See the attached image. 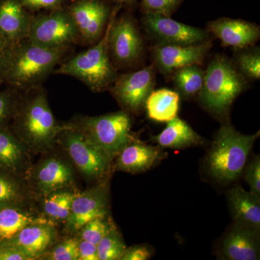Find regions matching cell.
<instances>
[{
	"label": "cell",
	"mask_w": 260,
	"mask_h": 260,
	"mask_svg": "<svg viewBox=\"0 0 260 260\" xmlns=\"http://www.w3.org/2000/svg\"><path fill=\"white\" fill-rule=\"evenodd\" d=\"M62 126L56 121L47 93L40 86L21 94L10 124V129L34 155L54 148Z\"/></svg>",
	"instance_id": "1"
},
{
	"label": "cell",
	"mask_w": 260,
	"mask_h": 260,
	"mask_svg": "<svg viewBox=\"0 0 260 260\" xmlns=\"http://www.w3.org/2000/svg\"><path fill=\"white\" fill-rule=\"evenodd\" d=\"M66 49L42 47L28 39L16 43L5 67L3 83L23 92L39 87L59 64Z\"/></svg>",
	"instance_id": "2"
},
{
	"label": "cell",
	"mask_w": 260,
	"mask_h": 260,
	"mask_svg": "<svg viewBox=\"0 0 260 260\" xmlns=\"http://www.w3.org/2000/svg\"><path fill=\"white\" fill-rule=\"evenodd\" d=\"M259 136V132L246 135L239 133L230 124L222 126L207 157L210 175L225 182L240 177L253 145Z\"/></svg>",
	"instance_id": "3"
},
{
	"label": "cell",
	"mask_w": 260,
	"mask_h": 260,
	"mask_svg": "<svg viewBox=\"0 0 260 260\" xmlns=\"http://www.w3.org/2000/svg\"><path fill=\"white\" fill-rule=\"evenodd\" d=\"M56 145L64 152L75 170L86 180L95 184L108 181L114 160L79 129L69 123L63 124Z\"/></svg>",
	"instance_id": "4"
},
{
	"label": "cell",
	"mask_w": 260,
	"mask_h": 260,
	"mask_svg": "<svg viewBox=\"0 0 260 260\" xmlns=\"http://www.w3.org/2000/svg\"><path fill=\"white\" fill-rule=\"evenodd\" d=\"M114 20L111 18L107 30L95 45L61 64L56 73L74 77L95 92L111 87L117 77L109 58V36Z\"/></svg>",
	"instance_id": "5"
},
{
	"label": "cell",
	"mask_w": 260,
	"mask_h": 260,
	"mask_svg": "<svg viewBox=\"0 0 260 260\" xmlns=\"http://www.w3.org/2000/svg\"><path fill=\"white\" fill-rule=\"evenodd\" d=\"M113 160L133 139L129 113L119 111L102 116H78L69 122Z\"/></svg>",
	"instance_id": "6"
},
{
	"label": "cell",
	"mask_w": 260,
	"mask_h": 260,
	"mask_svg": "<svg viewBox=\"0 0 260 260\" xmlns=\"http://www.w3.org/2000/svg\"><path fill=\"white\" fill-rule=\"evenodd\" d=\"M244 86L242 75L232 62L223 56H216L205 73L199 93L200 102L210 112L222 115L229 110Z\"/></svg>",
	"instance_id": "7"
},
{
	"label": "cell",
	"mask_w": 260,
	"mask_h": 260,
	"mask_svg": "<svg viewBox=\"0 0 260 260\" xmlns=\"http://www.w3.org/2000/svg\"><path fill=\"white\" fill-rule=\"evenodd\" d=\"M41 155L26 177L29 189L36 199L60 189L77 188L76 170L59 147L56 145Z\"/></svg>",
	"instance_id": "8"
},
{
	"label": "cell",
	"mask_w": 260,
	"mask_h": 260,
	"mask_svg": "<svg viewBox=\"0 0 260 260\" xmlns=\"http://www.w3.org/2000/svg\"><path fill=\"white\" fill-rule=\"evenodd\" d=\"M78 38L79 34L69 12L56 9L49 14L32 18L27 39L42 47L67 49Z\"/></svg>",
	"instance_id": "9"
},
{
	"label": "cell",
	"mask_w": 260,
	"mask_h": 260,
	"mask_svg": "<svg viewBox=\"0 0 260 260\" xmlns=\"http://www.w3.org/2000/svg\"><path fill=\"white\" fill-rule=\"evenodd\" d=\"M109 188L108 181L79 191L73 200L69 217L64 225L66 234H75L84 224L98 218L109 216Z\"/></svg>",
	"instance_id": "10"
},
{
	"label": "cell",
	"mask_w": 260,
	"mask_h": 260,
	"mask_svg": "<svg viewBox=\"0 0 260 260\" xmlns=\"http://www.w3.org/2000/svg\"><path fill=\"white\" fill-rule=\"evenodd\" d=\"M155 85L153 66L116 77L111 85L112 95L126 111L137 112L145 107Z\"/></svg>",
	"instance_id": "11"
},
{
	"label": "cell",
	"mask_w": 260,
	"mask_h": 260,
	"mask_svg": "<svg viewBox=\"0 0 260 260\" xmlns=\"http://www.w3.org/2000/svg\"><path fill=\"white\" fill-rule=\"evenodd\" d=\"M143 24L149 34L160 44L173 45H194L208 42L209 34L201 28L179 23L170 16L147 13Z\"/></svg>",
	"instance_id": "12"
},
{
	"label": "cell",
	"mask_w": 260,
	"mask_h": 260,
	"mask_svg": "<svg viewBox=\"0 0 260 260\" xmlns=\"http://www.w3.org/2000/svg\"><path fill=\"white\" fill-rule=\"evenodd\" d=\"M109 49L118 64L129 65L138 60L143 40L134 22L127 17L114 20L109 36Z\"/></svg>",
	"instance_id": "13"
},
{
	"label": "cell",
	"mask_w": 260,
	"mask_h": 260,
	"mask_svg": "<svg viewBox=\"0 0 260 260\" xmlns=\"http://www.w3.org/2000/svg\"><path fill=\"white\" fill-rule=\"evenodd\" d=\"M69 13L84 42H98L102 37L109 19L107 5L99 0H81L72 5Z\"/></svg>",
	"instance_id": "14"
},
{
	"label": "cell",
	"mask_w": 260,
	"mask_h": 260,
	"mask_svg": "<svg viewBox=\"0 0 260 260\" xmlns=\"http://www.w3.org/2000/svg\"><path fill=\"white\" fill-rule=\"evenodd\" d=\"M210 48L209 41L186 46L160 44L153 48V56L158 69L168 74L184 67L201 64Z\"/></svg>",
	"instance_id": "15"
},
{
	"label": "cell",
	"mask_w": 260,
	"mask_h": 260,
	"mask_svg": "<svg viewBox=\"0 0 260 260\" xmlns=\"http://www.w3.org/2000/svg\"><path fill=\"white\" fill-rule=\"evenodd\" d=\"M58 228L40 220L29 224L9 241L28 257V260L40 259L58 238Z\"/></svg>",
	"instance_id": "16"
},
{
	"label": "cell",
	"mask_w": 260,
	"mask_h": 260,
	"mask_svg": "<svg viewBox=\"0 0 260 260\" xmlns=\"http://www.w3.org/2000/svg\"><path fill=\"white\" fill-rule=\"evenodd\" d=\"M32 154L10 129L0 128V169L26 179L32 164Z\"/></svg>",
	"instance_id": "17"
},
{
	"label": "cell",
	"mask_w": 260,
	"mask_h": 260,
	"mask_svg": "<svg viewBox=\"0 0 260 260\" xmlns=\"http://www.w3.org/2000/svg\"><path fill=\"white\" fill-rule=\"evenodd\" d=\"M259 232L234 223L223 238L222 257L229 260L259 259Z\"/></svg>",
	"instance_id": "18"
},
{
	"label": "cell",
	"mask_w": 260,
	"mask_h": 260,
	"mask_svg": "<svg viewBox=\"0 0 260 260\" xmlns=\"http://www.w3.org/2000/svg\"><path fill=\"white\" fill-rule=\"evenodd\" d=\"M40 220H47L38 200L0 207V242L10 240L23 228Z\"/></svg>",
	"instance_id": "19"
},
{
	"label": "cell",
	"mask_w": 260,
	"mask_h": 260,
	"mask_svg": "<svg viewBox=\"0 0 260 260\" xmlns=\"http://www.w3.org/2000/svg\"><path fill=\"white\" fill-rule=\"evenodd\" d=\"M208 28L224 46L238 49L253 45L259 39V27L244 20L220 18L210 22Z\"/></svg>",
	"instance_id": "20"
},
{
	"label": "cell",
	"mask_w": 260,
	"mask_h": 260,
	"mask_svg": "<svg viewBox=\"0 0 260 260\" xmlns=\"http://www.w3.org/2000/svg\"><path fill=\"white\" fill-rule=\"evenodd\" d=\"M160 148L134 138L114 158V169L131 174L145 172L160 158Z\"/></svg>",
	"instance_id": "21"
},
{
	"label": "cell",
	"mask_w": 260,
	"mask_h": 260,
	"mask_svg": "<svg viewBox=\"0 0 260 260\" xmlns=\"http://www.w3.org/2000/svg\"><path fill=\"white\" fill-rule=\"evenodd\" d=\"M31 18L19 0L0 1V34L16 44L28 38Z\"/></svg>",
	"instance_id": "22"
},
{
	"label": "cell",
	"mask_w": 260,
	"mask_h": 260,
	"mask_svg": "<svg viewBox=\"0 0 260 260\" xmlns=\"http://www.w3.org/2000/svg\"><path fill=\"white\" fill-rule=\"evenodd\" d=\"M228 200L235 223L259 232L260 198L238 185L228 192Z\"/></svg>",
	"instance_id": "23"
},
{
	"label": "cell",
	"mask_w": 260,
	"mask_h": 260,
	"mask_svg": "<svg viewBox=\"0 0 260 260\" xmlns=\"http://www.w3.org/2000/svg\"><path fill=\"white\" fill-rule=\"evenodd\" d=\"M153 140L164 148L182 149L204 144L205 140L187 123L176 116Z\"/></svg>",
	"instance_id": "24"
},
{
	"label": "cell",
	"mask_w": 260,
	"mask_h": 260,
	"mask_svg": "<svg viewBox=\"0 0 260 260\" xmlns=\"http://www.w3.org/2000/svg\"><path fill=\"white\" fill-rule=\"evenodd\" d=\"M79 191L78 188L60 189L38 199L43 216L56 228L64 225L69 217L73 200Z\"/></svg>",
	"instance_id": "25"
},
{
	"label": "cell",
	"mask_w": 260,
	"mask_h": 260,
	"mask_svg": "<svg viewBox=\"0 0 260 260\" xmlns=\"http://www.w3.org/2000/svg\"><path fill=\"white\" fill-rule=\"evenodd\" d=\"M179 104V94L164 88L152 91L145 103V107L150 119L167 122L177 116Z\"/></svg>",
	"instance_id": "26"
},
{
	"label": "cell",
	"mask_w": 260,
	"mask_h": 260,
	"mask_svg": "<svg viewBox=\"0 0 260 260\" xmlns=\"http://www.w3.org/2000/svg\"><path fill=\"white\" fill-rule=\"evenodd\" d=\"M37 200L29 189L26 179L0 169V207Z\"/></svg>",
	"instance_id": "27"
},
{
	"label": "cell",
	"mask_w": 260,
	"mask_h": 260,
	"mask_svg": "<svg viewBox=\"0 0 260 260\" xmlns=\"http://www.w3.org/2000/svg\"><path fill=\"white\" fill-rule=\"evenodd\" d=\"M205 73L196 65L175 70L174 83L176 88L185 96L200 93L204 82Z\"/></svg>",
	"instance_id": "28"
},
{
	"label": "cell",
	"mask_w": 260,
	"mask_h": 260,
	"mask_svg": "<svg viewBox=\"0 0 260 260\" xmlns=\"http://www.w3.org/2000/svg\"><path fill=\"white\" fill-rule=\"evenodd\" d=\"M126 248L122 236L115 225L97 244L99 260H119Z\"/></svg>",
	"instance_id": "29"
},
{
	"label": "cell",
	"mask_w": 260,
	"mask_h": 260,
	"mask_svg": "<svg viewBox=\"0 0 260 260\" xmlns=\"http://www.w3.org/2000/svg\"><path fill=\"white\" fill-rule=\"evenodd\" d=\"M66 234L65 237L58 238L40 259L79 260L78 237L75 234Z\"/></svg>",
	"instance_id": "30"
},
{
	"label": "cell",
	"mask_w": 260,
	"mask_h": 260,
	"mask_svg": "<svg viewBox=\"0 0 260 260\" xmlns=\"http://www.w3.org/2000/svg\"><path fill=\"white\" fill-rule=\"evenodd\" d=\"M114 225L109 216L95 218L84 224L75 234L78 239L86 241L97 246L98 243Z\"/></svg>",
	"instance_id": "31"
},
{
	"label": "cell",
	"mask_w": 260,
	"mask_h": 260,
	"mask_svg": "<svg viewBox=\"0 0 260 260\" xmlns=\"http://www.w3.org/2000/svg\"><path fill=\"white\" fill-rule=\"evenodd\" d=\"M21 93L13 88L0 90V128L10 125Z\"/></svg>",
	"instance_id": "32"
},
{
	"label": "cell",
	"mask_w": 260,
	"mask_h": 260,
	"mask_svg": "<svg viewBox=\"0 0 260 260\" xmlns=\"http://www.w3.org/2000/svg\"><path fill=\"white\" fill-rule=\"evenodd\" d=\"M237 64L243 74L251 79L260 78V55L259 51L246 52L239 55Z\"/></svg>",
	"instance_id": "33"
},
{
	"label": "cell",
	"mask_w": 260,
	"mask_h": 260,
	"mask_svg": "<svg viewBox=\"0 0 260 260\" xmlns=\"http://www.w3.org/2000/svg\"><path fill=\"white\" fill-rule=\"evenodd\" d=\"M245 180L250 187V192L260 198V159L254 157L246 168Z\"/></svg>",
	"instance_id": "34"
},
{
	"label": "cell",
	"mask_w": 260,
	"mask_h": 260,
	"mask_svg": "<svg viewBox=\"0 0 260 260\" xmlns=\"http://www.w3.org/2000/svg\"><path fill=\"white\" fill-rule=\"evenodd\" d=\"M180 0H142L147 13H158L170 16Z\"/></svg>",
	"instance_id": "35"
},
{
	"label": "cell",
	"mask_w": 260,
	"mask_h": 260,
	"mask_svg": "<svg viewBox=\"0 0 260 260\" xmlns=\"http://www.w3.org/2000/svg\"><path fill=\"white\" fill-rule=\"evenodd\" d=\"M151 256V251L148 246L135 245L126 248L119 260H147Z\"/></svg>",
	"instance_id": "36"
},
{
	"label": "cell",
	"mask_w": 260,
	"mask_h": 260,
	"mask_svg": "<svg viewBox=\"0 0 260 260\" xmlns=\"http://www.w3.org/2000/svg\"><path fill=\"white\" fill-rule=\"evenodd\" d=\"M0 260H28L17 246L10 242H0Z\"/></svg>",
	"instance_id": "37"
},
{
	"label": "cell",
	"mask_w": 260,
	"mask_h": 260,
	"mask_svg": "<svg viewBox=\"0 0 260 260\" xmlns=\"http://www.w3.org/2000/svg\"><path fill=\"white\" fill-rule=\"evenodd\" d=\"M25 8L31 10L59 9L63 0H19Z\"/></svg>",
	"instance_id": "38"
},
{
	"label": "cell",
	"mask_w": 260,
	"mask_h": 260,
	"mask_svg": "<svg viewBox=\"0 0 260 260\" xmlns=\"http://www.w3.org/2000/svg\"><path fill=\"white\" fill-rule=\"evenodd\" d=\"M15 44L9 42L8 39L0 34V85L3 83V75L8 62V58Z\"/></svg>",
	"instance_id": "39"
},
{
	"label": "cell",
	"mask_w": 260,
	"mask_h": 260,
	"mask_svg": "<svg viewBox=\"0 0 260 260\" xmlns=\"http://www.w3.org/2000/svg\"><path fill=\"white\" fill-rule=\"evenodd\" d=\"M79 260H99L97 246L86 241L78 239Z\"/></svg>",
	"instance_id": "40"
},
{
	"label": "cell",
	"mask_w": 260,
	"mask_h": 260,
	"mask_svg": "<svg viewBox=\"0 0 260 260\" xmlns=\"http://www.w3.org/2000/svg\"><path fill=\"white\" fill-rule=\"evenodd\" d=\"M114 1L118 2V3H132L133 0H114Z\"/></svg>",
	"instance_id": "41"
}]
</instances>
